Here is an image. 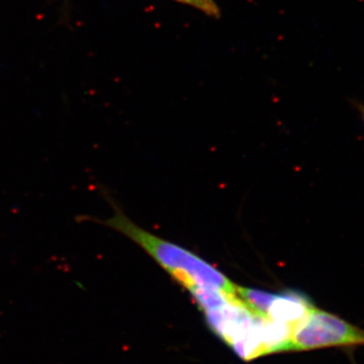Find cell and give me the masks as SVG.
Returning a JSON list of instances; mask_svg holds the SVG:
<instances>
[{
	"mask_svg": "<svg viewBox=\"0 0 364 364\" xmlns=\"http://www.w3.org/2000/svg\"><path fill=\"white\" fill-rule=\"evenodd\" d=\"M359 345H364V330L316 306L294 326L291 339V350Z\"/></svg>",
	"mask_w": 364,
	"mask_h": 364,
	"instance_id": "7a4b0ae2",
	"label": "cell"
},
{
	"mask_svg": "<svg viewBox=\"0 0 364 364\" xmlns=\"http://www.w3.org/2000/svg\"><path fill=\"white\" fill-rule=\"evenodd\" d=\"M363 119H364V107H363Z\"/></svg>",
	"mask_w": 364,
	"mask_h": 364,
	"instance_id": "5b68a950",
	"label": "cell"
},
{
	"mask_svg": "<svg viewBox=\"0 0 364 364\" xmlns=\"http://www.w3.org/2000/svg\"><path fill=\"white\" fill-rule=\"evenodd\" d=\"M100 193L111 203L114 215L107 219H100L90 215H79L75 217L76 222L95 223L102 226L111 228L124 235L144 249L151 257L154 258L186 289L191 286H198L215 289L228 296L237 294V286L207 261L191 253V251L165 241L164 239L159 238L139 227L124 214V210L109 196V193L105 189H100Z\"/></svg>",
	"mask_w": 364,
	"mask_h": 364,
	"instance_id": "6da1fadb",
	"label": "cell"
},
{
	"mask_svg": "<svg viewBox=\"0 0 364 364\" xmlns=\"http://www.w3.org/2000/svg\"><path fill=\"white\" fill-rule=\"evenodd\" d=\"M315 306L305 294L298 291L273 294L272 303L265 317L275 322L296 326L308 315Z\"/></svg>",
	"mask_w": 364,
	"mask_h": 364,
	"instance_id": "3957f363",
	"label": "cell"
},
{
	"mask_svg": "<svg viewBox=\"0 0 364 364\" xmlns=\"http://www.w3.org/2000/svg\"><path fill=\"white\" fill-rule=\"evenodd\" d=\"M181 4H188L200 9L203 14L213 18H220V9L214 0H176Z\"/></svg>",
	"mask_w": 364,
	"mask_h": 364,
	"instance_id": "277c9868",
	"label": "cell"
}]
</instances>
